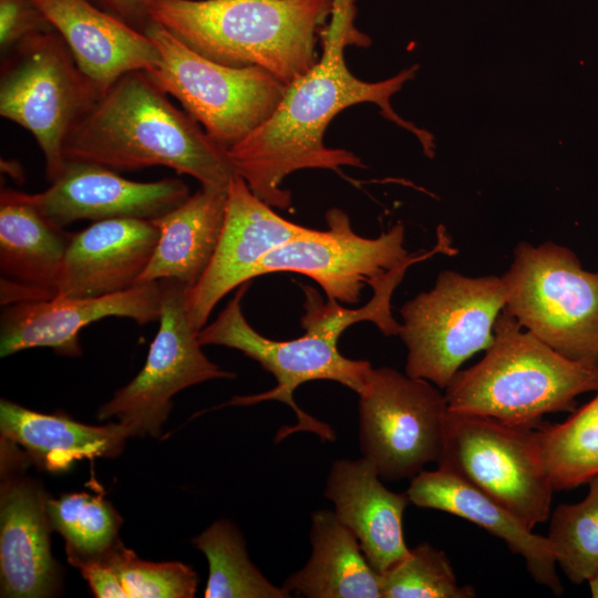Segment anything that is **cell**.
Instances as JSON below:
<instances>
[{"mask_svg": "<svg viewBox=\"0 0 598 598\" xmlns=\"http://www.w3.org/2000/svg\"><path fill=\"white\" fill-rule=\"evenodd\" d=\"M163 282L136 283L100 297H61L7 305L1 313L0 355L31 348H51L56 353L79 357L81 329L107 318L122 317L143 326L159 320Z\"/></svg>", "mask_w": 598, "mask_h": 598, "instance_id": "cell-16", "label": "cell"}, {"mask_svg": "<svg viewBox=\"0 0 598 598\" xmlns=\"http://www.w3.org/2000/svg\"><path fill=\"white\" fill-rule=\"evenodd\" d=\"M64 158L116 172L165 166L217 189L236 174L228 150L145 71L124 74L101 96L69 135Z\"/></svg>", "mask_w": 598, "mask_h": 598, "instance_id": "cell-3", "label": "cell"}, {"mask_svg": "<svg viewBox=\"0 0 598 598\" xmlns=\"http://www.w3.org/2000/svg\"><path fill=\"white\" fill-rule=\"evenodd\" d=\"M311 555L282 587L308 598H381L380 574L365 558L355 536L333 511L311 515Z\"/></svg>", "mask_w": 598, "mask_h": 598, "instance_id": "cell-25", "label": "cell"}, {"mask_svg": "<svg viewBox=\"0 0 598 598\" xmlns=\"http://www.w3.org/2000/svg\"><path fill=\"white\" fill-rule=\"evenodd\" d=\"M327 230L307 228L267 254L251 279L271 272H297L313 279L327 299L358 303L365 286H373L410 258L404 248V226L396 224L377 238L357 235L348 215L331 208Z\"/></svg>", "mask_w": 598, "mask_h": 598, "instance_id": "cell-13", "label": "cell"}, {"mask_svg": "<svg viewBox=\"0 0 598 598\" xmlns=\"http://www.w3.org/2000/svg\"><path fill=\"white\" fill-rule=\"evenodd\" d=\"M0 431L41 470L68 471L76 461L115 457L132 436L122 423L89 425L64 414H45L0 401Z\"/></svg>", "mask_w": 598, "mask_h": 598, "instance_id": "cell-23", "label": "cell"}, {"mask_svg": "<svg viewBox=\"0 0 598 598\" xmlns=\"http://www.w3.org/2000/svg\"><path fill=\"white\" fill-rule=\"evenodd\" d=\"M587 484L582 501L555 508L547 536L557 566L575 585L587 582L598 570V475Z\"/></svg>", "mask_w": 598, "mask_h": 598, "instance_id": "cell-29", "label": "cell"}, {"mask_svg": "<svg viewBox=\"0 0 598 598\" xmlns=\"http://www.w3.org/2000/svg\"><path fill=\"white\" fill-rule=\"evenodd\" d=\"M158 238L153 219L132 217L94 221L71 234L55 296L100 297L131 288L147 267Z\"/></svg>", "mask_w": 598, "mask_h": 598, "instance_id": "cell-18", "label": "cell"}, {"mask_svg": "<svg viewBox=\"0 0 598 598\" xmlns=\"http://www.w3.org/2000/svg\"><path fill=\"white\" fill-rule=\"evenodd\" d=\"M504 306L501 277L441 271L431 290L400 309L399 336L408 349L405 373L445 390L467 359L492 346Z\"/></svg>", "mask_w": 598, "mask_h": 598, "instance_id": "cell-7", "label": "cell"}, {"mask_svg": "<svg viewBox=\"0 0 598 598\" xmlns=\"http://www.w3.org/2000/svg\"><path fill=\"white\" fill-rule=\"evenodd\" d=\"M227 189L202 186L179 206L153 219L159 238L136 283L176 280L190 288L199 280L221 234Z\"/></svg>", "mask_w": 598, "mask_h": 598, "instance_id": "cell-24", "label": "cell"}, {"mask_svg": "<svg viewBox=\"0 0 598 598\" xmlns=\"http://www.w3.org/2000/svg\"><path fill=\"white\" fill-rule=\"evenodd\" d=\"M437 468L478 488L527 527L550 517L555 492L543 465L535 429L447 409Z\"/></svg>", "mask_w": 598, "mask_h": 598, "instance_id": "cell-10", "label": "cell"}, {"mask_svg": "<svg viewBox=\"0 0 598 598\" xmlns=\"http://www.w3.org/2000/svg\"><path fill=\"white\" fill-rule=\"evenodd\" d=\"M71 234L49 221L25 193L0 194L1 303L55 296Z\"/></svg>", "mask_w": 598, "mask_h": 598, "instance_id": "cell-21", "label": "cell"}, {"mask_svg": "<svg viewBox=\"0 0 598 598\" xmlns=\"http://www.w3.org/2000/svg\"><path fill=\"white\" fill-rule=\"evenodd\" d=\"M592 391L598 392V364L564 357L523 331L503 308L485 355L458 370L444 395L450 411L535 429L545 414L573 412L576 398Z\"/></svg>", "mask_w": 598, "mask_h": 598, "instance_id": "cell-5", "label": "cell"}, {"mask_svg": "<svg viewBox=\"0 0 598 598\" xmlns=\"http://www.w3.org/2000/svg\"><path fill=\"white\" fill-rule=\"evenodd\" d=\"M208 561L206 598H288L250 560L237 526L227 519L213 523L193 539Z\"/></svg>", "mask_w": 598, "mask_h": 598, "instance_id": "cell-27", "label": "cell"}, {"mask_svg": "<svg viewBox=\"0 0 598 598\" xmlns=\"http://www.w3.org/2000/svg\"><path fill=\"white\" fill-rule=\"evenodd\" d=\"M13 49L1 73L0 114L33 135L52 182L65 164L69 135L103 93L55 30L33 34Z\"/></svg>", "mask_w": 598, "mask_h": 598, "instance_id": "cell-9", "label": "cell"}, {"mask_svg": "<svg viewBox=\"0 0 598 598\" xmlns=\"http://www.w3.org/2000/svg\"><path fill=\"white\" fill-rule=\"evenodd\" d=\"M43 192L25 196L53 225L111 218L154 219L179 206L189 196L179 178L136 182L105 166L65 161L61 173Z\"/></svg>", "mask_w": 598, "mask_h": 598, "instance_id": "cell-17", "label": "cell"}, {"mask_svg": "<svg viewBox=\"0 0 598 598\" xmlns=\"http://www.w3.org/2000/svg\"><path fill=\"white\" fill-rule=\"evenodd\" d=\"M355 1L332 0L330 19L320 34L321 56L286 86L272 114L228 150L235 172L271 207L286 209L291 205L290 192L281 185L296 171L363 167L352 152L328 147L323 142L330 122L359 103L378 105L384 118L414 134L424 154L434 157V136L402 118L390 103L391 96L414 79L419 65L379 82L362 81L348 69L346 48L370 44V39L355 28Z\"/></svg>", "mask_w": 598, "mask_h": 598, "instance_id": "cell-1", "label": "cell"}, {"mask_svg": "<svg viewBox=\"0 0 598 598\" xmlns=\"http://www.w3.org/2000/svg\"><path fill=\"white\" fill-rule=\"evenodd\" d=\"M54 30L32 0H0V47L14 48L22 40Z\"/></svg>", "mask_w": 598, "mask_h": 598, "instance_id": "cell-32", "label": "cell"}, {"mask_svg": "<svg viewBox=\"0 0 598 598\" xmlns=\"http://www.w3.org/2000/svg\"><path fill=\"white\" fill-rule=\"evenodd\" d=\"M422 508L464 518L502 539L509 550L525 560L530 577L554 595L564 592L557 563L547 537L535 534L498 502L453 473L437 468L421 471L405 492Z\"/></svg>", "mask_w": 598, "mask_h": 598, "instance_id": "cell-22", "label": "cell"}, {"mask_svg": "<svg viewBox=\"0 0 598 598\" xmlns=\"http://www.w3.org/2000/svg\"><path fill=\"white\" fill-rule=\"evenodd\" d=\"M395 268L373 285V297L363 307L349 309L339 302L322 299L312 287L301 285L305 293L301 326L305 333L293 340L277 341L257 332L246 320L241 298L249 282L237 290L226 308L198 332L202 346H224L241 351L271 373L277 385L266 392L234 396L228 405H250L276 400L287 403L297 414L298 426L332 440V430L306 414L293 401V391L305 382L330 380L359 393L373 368L369 361L343 357L338 350L342 332L360 321H371L384 336H399L401 323L391 313V296L404 276Z\"/></svg>", "mask_w": 598, "mask_h": 598, "instance_id": "cell-2", "label": "cell"}, {"mask_svg": "<svg viewBox=\"0 0 598 598\" xmlns=\"http://www.w3.org/2000/svg\"><path fill=\"white\" fill-rule=\"evenodd\" d=\"M143 31L161 56L148 76L227 150L264 123L285 93L287 85L268 71L209 60L153 20Z\"/></svg>", "mask_w": 598, "mask_h": 598, "instance_id": "cell-8", "label": "cell"}, {"mask_svg": "<svg viewBox=\"0 0 598 598\" xmlns=\"http://www.w3.org/2000/svg\"><path fill=\"white\" fill-rule=\"evenodd\" d=\"M28 464L23 451L1 437V597H51L60 587V568L50 545L49 496L23 474Z\"/></svg>", "mask_w": 598, "mask_h": 598, "instance_id": "cell-14", "label": "cell"}, {"mask_svg": "<svg viewBox=\"0 0 598 598\" xmlns=\"http://www.w3.org/2000/svg\"><path fill=\"white\" fill-rule=\"evenodd\" d=\"M162 282L159 328L145 364L97 412L101 421L116 417L132 436H159L173 408L172 399L179 391L209 380L236 378L202 351L187 311V286L176 280Z\"/></svg>", "mask_w": 598, "mask_h": 598, "instance_id": "cell-12", "label": "cell"}, {"mask_svg": "<svg viewBox=\"0 0 598 598\" xmlns=\"http://www.w3.org/2000/svg\"><path fill=\"white\" fill-rule=\"evenodd\" d=\"M109 559L128 598H193L196 594L198 576L181 561L143 560L121 543Z\"/></svg>", "mask_w": 598, "mask_h": 598, "instance_id": "cell-31", "label": "cell"}, {"mask_svg": "<svg viewBox=\"0 0 598 598\" xmlns=\"http://www.w3.org/2000/svg\"><path fill=\"white\" fill-rule=\"evenodd\" d=\"M323 494L377 573L381 575L408 555L402 524L410 498L386 488L370 460L334 461Z\"/></svg>", "mask_w": 598, "mask_h": 598, "instance_id": "cell-20", "label": "cell"}, {"mask_svg": "<svg viewBox=\"0 0 598 598\" xmlns=\"http://www.w3.org/2000/svg\"><path fill=\"white\" fill-rule=\"evenodd\" d=\"M32 1L103 94L124 74L150 72L159 64L158 49L144 31L91 0Z\"/></svg>", "mask_w": 598, "mask_h": 598, "instance_id": "cell-19", "label": "cell"}, {"mask_svg": "<svg viewBox=\"0 0 598 598\" xmlns=\"http://www.w3.org/2000/svg\"><path fill=\"white\" fill-rule=\"evenodd\" d=\"M381 598H473L471 585H460L446 554L424 542L380 575Z\"/></svg>", "mask_w": 598, "mask_h": 598, "instance_id": "cell-30", "label": "cell"}, {"mask_svg": "<svg viewBox=\"0 0 598 598\" xmlns=\"http://www.w3.org/2000/svg\"><path fill=\"white\" fill-rule=\"evenodd\" d=\"M359 395V445L385 481L413 478L437 462L447 412L430 381L372 368Z\"/></svg>", "mask_w": 598, "mask_h": 598, "instance_id": "cell-11", "label": "cell"}, {"mask_svg": "<svg viewBox=\"0 0 598 598\" xmlns=\"http://www.w3.org/2000/svg\"><path fill=\"white\" fill-rule=\"evenodd\" d=\"M501 278L504 309L522 327L570 360L598 364V271L567 247L522 241Z\"/></svg>", "mask_w": 598, "mask_h": 598, "instance_id": "cell-6", "label": "cell"}, {"mask_svg": "<svg viewBox=\"0 0 598 598\" xmlns=\"http://www.w3.org/2000/svg\"><path fill=\"white\" fill-rule=\"evenodd\" d=\"M331 6L332 0H161L150 18L209 60L257 66L288 85L318 61Z\"/></svg>", "mask_w": 598, "mask_h": 598, "instance_id": "cell-4", "label": "cell"}, {"mask_svg": "<svg viewBox=\"0 0 598 598\" xmlns=\"http://www.w3.org/2000/svg\"><path fill=\"white\" fill-rule=\"evenodd\" d=\"M99 7L142 30L151 20L152 7L161 0H94Z\"/></svg>", "mask_w": 598, "mask_h": 598, "instance_id": "cell-34", "label": "cell"}, {"mask_svg": "<svg viewBox=\"0 0 598 598\" xmlns=\"http://www.w3.org/2000/svg\"><path fill=\"white\" fill-rule=\"evenodd\" d=\"M48 514L52 529L65 542L71 565L103 558L121 543L122 518L102 495L82 492L49 497Z\"/></svg>", "mask_w": 598, "mask_h": 598, "instance_id": "cell-28", "label": "cell"}, {"mask_svg": "<svg viewBox=\"0 0 598 598\" xmlns=\"http://www.w3.org/2000/svg\"><path fill=\"white\" fill-rule=\"evenodd\" d=\"M554 491L576 488L598 475V393L563 423L535 427Z\"/></svg>", "mask_w": 598, "mask_h": 598, "instance_id": "cell-26", "label": "cell"}, {"mask_svg": "<svg viewBox=\"0 0 598 598\" xmlns=\"http://www.w3.org/2000/svg\"><path fill=\"white\" fill-rule=\"evenodd\" d=\"M109 554L100 559L75 561L72 566L80 570L95 597L127 598L121 579L109 559Z\"/></svg>", "mask_w": 598, "mask_h": 598, "instance_id": "cell-33", "label": "cell"}, {"mask_svg": "<svg viewBox=\"0 0 598 598\" xmlns=\"http://www.w3.org/2000/svg\"><path fill=\"white\" fill-rule=\"evenodd\" d=\"M272 208L240 175H234L217 247L203 276L186 290L188 316L198 332L224 296L251 280L254 268L267 254L308 228Z\"/></svg>", "mask_w": 598, "mask_h": 598, "instance_id": "cell-15", "label": "cell"}, {"mask_svg": "<svg viewBox=\"0 0 598 598\" xmlns=\"http://www.w3.org/2000/svg\"><path fill=\"white\" fill-rule=\"evenodd\" d=\"M587 582H588L591 596L594 598H598V570Z\"/></svg>", "mask_w": 598, "mask_h": 598, "instance_id": "cell-35", "label": "cell"}]
</instances>
